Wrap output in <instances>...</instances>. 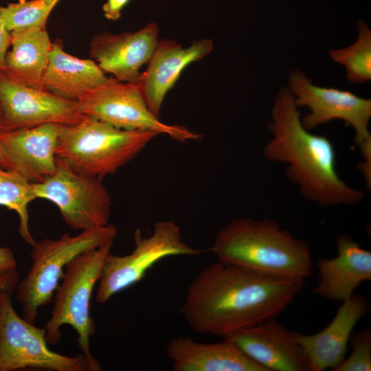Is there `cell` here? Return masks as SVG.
Listing matches in <instances>:
<instances>
[{"mask_svg": "<svg viewBox=\"0 0 371 371\" xmlns=\"http://www.w3.org/2000/svg\"><path fill=\"white\" fill-rule=\"evenodd\" d=\"M82 115L91 117L116 128L153 131L180 142L197 141L201 135L177 124L161 122L148 108L136 84L108 78L99 87L75 101Z\"/></svg>", "mask_w": 371, "mask_h": 371, "instance_id": "8", "label": "cell"}, {"mask_svg": "<svg viewBox=\"0 0 371 371\" xmlns=\"http://www.w3.org/2000/svg\"><path fill=\"white\" fill-rule=\"evenodd\" d=\"M15 289L8 288L0 293V371L89 370L82 353L68 357L51 350L45 328H38L17 314L11 299Z\"/></svg>", "mask_w": 371, "mask_h": 371, "instance_id": "7", "label": "cell"}, {"mask_svg": "<svg viewBox=\"0 0 371 371\" xmlns=\"http://www.w3.org/2000/svg\"><path fill=\"white\" fill-rule=\"evenodd\" d=\"M19 276L16 269L0 276V293L5 289L16 288L19 281Z\"/></svg>", "mask_w": 371, "mask_h": 371, "instance_id": "30", "label": "cell"}, {"mask_svg": "<svg viewBox=\"0 0 371 371\" xmlns=\"http://www.w3.org/2000/svg\"><path fill=\"white\" fill-rule=\"evenodd\" d=\"M159 32L155 23L135 32H104L91 40L89 54L104 73L113 74L120 81L136 84L141 67L148 63L156 47Z\"/></svg>", "mask_w": 371, "mask_h": 371, "instance_id": "15", "label": "cell"}, {"mask_svg": "<svg viewBox=\"0 0 371 371\" xmlns=\"http://www.w3.org/2000/svg\"><path fill=\"white\" fill-rule=\"evenodd\" d=\"M32 183L16 170L0 166V205L16 212L19 232L31 246L36 243L29 228L27 211L29 203L36 199Z\"/></svg>", "mask_w": 371, "mask_h": 371, "instance_id": "22", "label": "cell"}, {"mask_svg": "<svg viewBox=\"0 0 371 371\" xmlns=\"http://www.w3.org/2000/svg\"><path fill=\"white\" fill-rule=\"evenodd\" d=\"M0 166L3 168H10V166L0 148Z\"/></svg>", "mask_w": 371, "mask_h": 371, "instance_id": "31", "label": "cell"}, {"mask_svg": "<svg viewBox=\"0 0 371 371\" xmlns=\"http://www.w3.org/2000/svg\"><path fill=\"white\" fill-rule=\"evenodd\" d=\"M52 44L46 29L26 27L12 30V49L7 52L0 71L18 82L43 89V78Z\"/></svg>", "mask_w": 371, "mask_h": 371, "instance_id": "21", "label": "cell"}, {"mask_svg": "<svg viewBox=\"0 0 371 371\" xmlns=\"http://www.w3.org/2000/svg\"><path fill=\"white\" fill-rule=\"evenodd\" d=\"M3 130L2 113L0 107V131Z\"/></svg>", "mask_w": 371, "mask_h": 371, "instance_id": "32", "label": "cell"}, {"mask_svg": "<svg viewBox=\"0 0 371 371\" xmlns=\"http://www.w3.org/2000/svg\"><path fill=\"white\" fill-rule=\"evenodd\" d=\"M32 186L36 197L54 203L72 229L83 231L109 224L111 197L102 179L76 172L57 159L55 172Z\"/></svg>", "mask_w": 371, "mask_h": 371, "instance_id": "10", "label": "cell"}, {"mask_svg": "<svg viewBox=\"0 0 371 371\" xmlns=\"http://www.w3.org/2000/svg\"><path fill=\"white\" fill-rule=\"evenodd\" d=\"M10 45L11 32L8 30L4 23L1 14V7L0 6V67Z\"/></svg>", "mask_w": 371, "mask_h": 371, "instance_id": "28", "label": "cell"}, {"mask_svg": "<svg viewBox=\"0 0 371 371\" xmlns=\"http://www.w3.org/2000/svg\"><path fill=\"white\" fill-rule=\"evenodd\" d=\"M135 248L128 254L111 253L102 269L96 301L104 304L113 295L140 281L160 260L171 256H196L200 251L186 244L179 227L171 220L154 223L153 232L143 237L139 229L134 233Z\"/></svg>", "mask_w": 371, "mask_h": 371, "instance_id": "9", "label": "cell"}, {"mask_svg": "<svg viewBox=\"0 0 371 371\" xmlns=\"http://www.w3.org/2000/svg\"><path fill=\"white\" fill-rule=\"evenodd\" d=\"M211 250L218 261L262 273L302 280L311 276L308 243L269 218L231 221L216 234Z\"/></svg>", "mask_w": 371, "mask_h": 371, "instance_id": "3", "label": "cell"}, {"mask_svg": "<svg viewBox=\"0 0 371 371\" xmlns=\"http://www.w3.org/2000/svg\"><path fill=\"white\" fill-rule=\"evenodd\" d=\"M166 352L174 371H267L225 337L206 344L179 336L169 341Z\"/></svg>", "mask_w": 371, "mask_h": 371, "instance_id": "19", "label": "cell"}, {"mask_svg": "<svg viewBox=\"0 0 371 371\" xmlns=\"http://www.w3.org/2000/svg\"><path fill=\"white\" fill-rule=\"evenodd\" d=\"M113 242L81 254L67 265L54 295L50 317L44 326L47 342L56 345L62 336L60 328L71 326L78 334V346L87 361L89 371L102 370L90 348L95 325L89 308L93 289Z\"/></svg>", "mask_w": 371, "mask_h": 371, "instance_id": "5", "label": "cell"}, {"mask_svg": "<svg viewBox=\"0 0 371 371\" xmlns=\"http://www.w3.org/2000/svg\"><path fill=\"white\" fill-rule=\"evenodd\" d=\"M350 343L352 352L335 371L371 370V328H366L351 334Z\"/></svg>", "mask_w": 371, "mask_h": 371, "instance_id": "25", "label": "cell"}, {"mask_svg": "<svg viewBox=\"0 0 371 371\" xmlns=\"http://www.w3.org/2000/svg\"><path fill=\"white\" fill-rule=\"evenodd\" d=\"M304 282L218 261L192 280L180 312L194 331L224 337L275 319Z\"/></svg>", "mask_w": 371, "mask_h": 371, "instance_id": "1", "label": "cell"}, {"mask_svg": "<svg viewBox=\"0 0 371 371\" xmlns=\"http://www.w3.org/2000/svg\"><path fill=\"white\" fill-rule=\"evenodd\" d=\"M359 149L363 161L357 164L359 170L363 175L367 188H371V137L361 144Z\"/></svg>", "mask_w": 371, "mask_h": 371, "instance_id": "26", "label": "cell"}, {"mask_svg": "<svg viewBox=\"0 0 371 371\" xmlns=\"http://www.w3.org/2000/svg\"><path fill=\"white\" fill-rule=\"evenodd\" d=\"M287 88L293 94L295 104L306 106L309 113L301 117L308 131L334 120H343L355 131V143L362 144L371 137L368 126L371 119V100L354 93L334 87H319L313 83L302 71H293Z\"/></svg>", "mask_w": 371, "mask_h": 371, "instance_id": "11", "label": "cell"}, {"mask_svg": "<svg viewBox=\"0 0 371 371\" xmlns=\"http://www.w3.org/2000/svg\"><path fill=\"white\" fill-rule=\"evenodd\" d=\"M117 234L116 227L108 224L83 230L76 236L64 234L58 239L36 242L30 255L31 267L15 289L23 317L35 324L39 308L54 297L67 265L81 254L114 241Z\"/></svg>", "mask_w": 371, "mask_h": 371, "instance_id": "6", "label": "cell"}, {"mask_svg": "<svg viewBox=\"0 0 371 371\" xmlns=\"http://www.w3.org/2000/svg\"><path fill=\"white\" fill-rule=\"evenodd\" d=\"M370 311L364 296L352 295L342 302L333 320L321 331L313 335L296 332V339L308 358L310 371L328 368L335 371L346 358L354 327Z\"/></svg>", "mask_w": 371, "mask_h": 371, "instance_id": "17", "label": "cell"}, {"mask_svg": "<svg viewBox=\"0 0 371 371\" xmlns=\"http://www.w3.org/2000/svg\"><path fill=\"white\" fill-rule=\"evenodd\" d=\"M0 107L3 130L47 123L71 125L83 117L75 101L18 82L1 71Z\"/></svg>", "mask_w": 371, "mask_h": 371, "instance_id": "12", "label": "cell"}, {"mask_svg": "<svg viewBox=\"0 0 371 371\" xmlns=\"http://www.w3.org/2000/svg\"><path fill=\"white\" fill-rule=\"evenodd\" d=\"M336 247L337 256L318 260L319 280L312 291L327 300L342 302L361 283L371 280V252L346 234L337 238Z\"/></svg>", "mask_w": 371, "mask_h": 371, "instance_id": "18", "label": "cell"}, {"mask_svg": "<svg viewBox=\"0 0 371 371\" xmlns=\"http://www.w3.org/2000/svg\"><path fill=\"white\" fill-rule=\"evenodd\" d=\"M107 79L95 61L73 56L65 52L61 43H52L43 78V89L76 101Z\"/></svg>", "mask_w": 371, "mask_h": 371, "instance_id": "20", "label": "cell"}, {"mask_svg": "<svg viewBox=\"0 0 371 371\" xmlns=\"http://www.w3.org/2000/svg\"><path fill=\"white\" fill-rule=\"evenodd\" d=\"M358 36L350 45L330 49L329 57L343 65L346 78L352 83L371 80V31L362 20L358 23Z\"/></svg>", "mask_w": 371, "mask_h": 371, "instance_id": "23", "label": "cell"}, {"mask_svg": "<svg viewBox=\"0 0 371 371\" xmlns=\"http://www.w3.org/2000/svg\"><path fill=\"white\" fill-rule=\"evenodd\" d=\"M63 124H43L0 131V148L11 169L33 183H41L56 170V151Z\"/></svg>", "mask_w": 371, "mask_h": 371, "instance_id": "14", "label": "cell"}, {"mask_svg": "<svg viewBox=\"0 0 371 371\" xmlns=\"http://www.w3.org/2000/svg\"><path fill=\"white\" fill-rule=\"evenodd\" d=\"M60 0H20L1 7L4 23L9 31L19 28L46 29L49 15Z\"/></svg>", "mask_w": 371, "mask_h": 371, "instance_id": "24", "label": "cell"}, {"mask_svg": "<svg viewBox=\"0 0 371 371\" xmlns=\"http://www.w3.org/2000/svg\"><path fill=\"white\" fill-rule=\"evenodd\" d=\"M129 0H107L102 6L104 16L111 21L120 19L121 11Z\"/></svg>", "mask_w": 371, "mask_h": 371, "instance_id": "27", "label": "cell"}, {"mask_svg": "<svg viewBox=\"0 0 371 371\" xmlns=\"http://www.w3.org/2000/svg\"><path fill=\"white\" fill-rule=\"evenodd\" d=\"M224 337L267 371H310L308 358L296 339V332L275 319Z\"/></svg>", "mask_w": 371, "mask_h": 371, "instance_id": "13", "label": "cell"}, {"mask_svg": "<svg viewBox=\"0 0 371 371\" xmlns=\"http://www.w3.org/2000/svg\"><path fill=\"white\" fill-rule=\"evenodd\" d=\"M268 128L272 137L263 148L265 159L285 164L286 176L304 198L325 207L356 205L364 199L362 191L339 177L330 140L304 127L287 87L281 88L276 97Z\"/></svg>", "mask_w": 371, "mask_h": 371, "instance_id": "2", "label": "cell"}, {"mask_svg": "<svg viewBox=\"0 0 371 371\" xmlns=\"http://www.w3.org/2000/svg\"><path fill=\"white\" fill-rule=\"evenodd\" d=\"M16 267V260L13 251L8 247H0V276Z\"/></svg>", "mask_w": 371, "mask_h": 371, "instance_id": "29", "label": "cell"}, {"mask_svg": "<svg viewBox=\"0 0 371 371\" xmlns=\"http://www.w3.org/2000/svg\"><path fill=\"white\" fill-rule=\"evenodd\" d=\"M157 135L83 115L78 122L63 126L56 158L76 172L102 179L133 159Z\"/></svg>", "mask_w": 371, "mask_h": 371, "instance_id": "4", "label": "cell"}, {"mask_svg": "<svg viewBox=\"0 0 371 371\" xmlns=\"http://www.w3.org/2000/svg\"><path fill=\"white\" fill-rule=\"evenodd\" d=\"M213 48L211 39L196 40L186 47L173 40L158 41L146 70L136 83L148 108L155 116L159 117L165 97L181 71L210 54Z\"/></svg>", "mask_w": 371, "mask_h": 371, "instance_id": "16", "label": "cell"}]
</instances>
